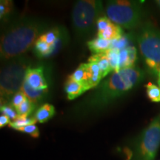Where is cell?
<instances>
[{"instance_id": "10", "label": "cell", "mask_w": 160, "mask_h": 160, "mask_svg": "<svg viewBox=\"0 0 160 160\" xmlns=\"http://www.w3.org/2000/svg\"><path fill=\"white\" fill-rule=\"evenodd\" d=\"M137 58V49L133 46H128L119 49V71L134 67Z\"/></svg>"}, {"instance_id": "21", "label": "cell", "mask_w": 160, "mask_h": 160, "mask_svg": "<svg viewBox=\"0 0 160 160\" xmlns=\"http://www.w3.org/2000/svg\"><path fill=\"white\" fill-rule=\"evenodd\" d=\"M35 105L31 102L28 99L25 100L24 102L17 109L18 117H28L32 112L34 111Z\"/></svg>"}, {"instance_id": "2", "label": "cell", "mask_w": 160, "mask_h": 160, "mask_svg": "<svg viewBox=\"0 0 160 160\" xmlns=\"http://www.w3.org/2000/svg\"><path fill=\"white\" fill-rule=\"evenodd\" d=\"M45 20L35 17H23L12 22L1 37L0 56L2 60L8 61L25 55L37 40L51 28Z\"/></svg>"}, {"instance_id": "29", "label": "cell", "mask_w": 160, "mask_h": 160, "mask_svg": "<svg viewBox=\"0 0 160 160\" xmlns=\"http://www.w3.org/2000/svg\"><path fill=\"white\" fill-rule=\"evenodd\" d=\"M156 3H157V5L159 6L160 8V0H157V1H156Z\"/></svg>"}, {"instance_id": "28", "label": "cell", "mask_w": 160, "mask_h": 160, "mask_svg": "<svg viewBox=\"0 0 160 160\" xmlns=\"http://www.w3.org/2000/svg\"><path fill=\"white\" fill-rule=\"evenodd\" d=\"M158 84H159V86L160 88V72H159V75H158Z\"/></svg>"}, {"instance_id": "14", "label": "cell", "mask_w": 160, "mask_h": 160, "mask_svg": "<svg viewBox=\"0 0 160 160\" xmlns=\"http://www.w3.org/2000/svg\"><path fill=\"white\" fill-rule=\"evenodd\" d=\"M88 71V87L90 90L97 88L101 83L102 79L101 71L97 63L88 62L87 63Z\"/></svg>"}, {"instance_id": "7", "label": "cell", "mask_w": 160, "mask_h": 160, "mask_svg": "<svg viewBox=\"0 0 160 160\" xmlns=\"http://www.w3.org/2000/svg\"><path fill=\"white\" fill-rule=\"evenodd\" d=\"M103 13L102 3L97 0L76 2L72 11V25L76 36L82 39L91 34L97 26V20Z\"/></svg>"}, {"instance_id": "27", "label": "cell", "mask_w": 160, "mask_h": 160, "mask_svg": "<svg viewBox=\"0 0 160 160\" xmlns=\"http://www.w3.org/2000/svg\"><path fill=\"white\" fill-rule=\"evenodd\" d=\"M11 122V120L8 116L2 114L0 117V128H3L5 126L10 125Z\"/></svg>"}, {"instance_id": "13", "label": "cell", "mask_w": 160, "mask_h": 160, "mask_svg": "<svg viewBox=\"0 0 160 160\" xmlns=\"http://www.w3.org/2000/svg\"><path fill=\"white\" fill-rule=\"evenodd\" d=\"M21 91L25 93L28 99L35 105L45 99L49 92V91H39V90L32 88L25 81L24 82Z\"/></svg>"}, {"instance_id": "11", "label": "cell", "mask_w": 160, "mask_h": 160, "mask_svg": "<svg viewBox=\"0 0 160 160\" xmlns=\"http://www.w3.org/2000/svg\"><path fill=\"white\" fill-rule=\"evenodd\" d=\"M97 36L98 37L109 41H117L123 37L124 32L121 27L111 21L102 31L97 32Z\"/></svg>"}, {"instance_id": "26", "label": "cell", "mask_w": 160, "mask_h": 160, "mask_svg": "<svg viewBox=\"0 0 160 160\" xmlns=\"http://www.w3.org/2000/svg\"><path fill=\"white\" fill-rule=\"evenodd\" d=\"M27 99L28 98L25 96V93H24L22 91H20L13 97V99L11 100V105L17 110Z\"/></svg>"}, {"instance_id": "8", "label": "cell", "mask_w": 160, "mask_h": 160, "mask_svg": "<svg viewBox=\"0 0 160 160\" xmlns=\"http://www.w3.org/2000/svg\"><path fill=\"white\" fill-rule=\"evenodd\" d=\"M39 39L51 48L53 53L66 43L68 37L66 30L62 27H53L40 36Z\"/></svg>"}, {"instance_id": "1", "label": "cell", "mask_w": 160, "mask_h": 160, "mask_svg": "<svg viewBox=\"0 0 160 160\" xmlns=\"http://www.w3.org/2000/svg\"><path fill=\"white\" fill-rule=\"evenodd\" d=\"M144 77V71L137 66L113 72L91 95L78 104L74 112L78 116H84L104 109L134 88Z\"/></svg>"}, {"instance_id": "18", "label": "cell", "mask_w": 160, "mask_h": 160, "mask_svg": "<svg viewBox=\"0 0 160 160\" xmlns=\"http://www.w3.org/2000/svg\"><path fill=\"white\" fill-rule=\"evenodd\" d=\"M68 77L76 82L83 84L88 89L90 90L88 85V71L87 63L81 64L77 70Z\"/></svg>"}, {"instance_id": "17", "label": "cell", "mask_w": 160, "mask_h": 160, "mask_svg": "<svg viewBox=\"0 0 160 160\" xmlns=\"http://www.w3.org/2000/svg\"><path fill=\"white\" fill-rule=\"evenodd\" d=\"M55 108L51 104L46 103L41 105L35 113V118L40 123H45L55 115Z\"/></svg>"}, {"instance_id": "5", "label": "cell", "mask_w": 160, "mask_h": 160, "mask_svg": "<svg viewBox=\"0 0 160 160\" xmlns=\"http://www.w3.org/2000/svg\"><path fill=\"white\" fill-rule=\"evenodd\" d=\"M160 147V113L124 149L127 160H154Z\"/></svg>"}, {"instance_id": "4", "label": "cell", "mask_w": 160, "mask_h": 160, "mask_svg": "<svg viewBox=\"0 0 160 160\" xmlns=\"http://www.w3.org/2000/svg\"><path fill=\"white\" fill-rule=\"evenodd\" d=\"M140 54L150 74L160 72V29L151 21L142 24L136 34Z\"/></svg>"}, {"instance_id": "23", "label": "cell", "mask_w": 160, "mask_h": 160, "mask_svg": "<svg viewBox=\"0 0 160 160\" xmlns=\"http://www.w3.org/2000/svg\"><path fill=\"white\" fill-rule=\"evenodd\" d=\"M13 10V1L11 0H1L0 1V18L5 19L11 15Z\"/></svg>"}, {"instance_id": "12", "label": "cell", "mask_w": 160, "mask_h": 160, "mask_svg": "<svg viewBox=\"0 0 160 160\" xmlns=\"http://www.w3.org/2000/svg\"><path fill=\"white\" fill-rule=\"evenodd\" d=\"M65 90L68 95V99L73 100L82 94L88 89L83 84L76 82L68 77L65 85Z\"/></svg>"}, {"instance_id": "19", "label": "cell", "mask_w": 160, "mask_h": 160, "mask_svg": "<svg viewBox=\"0 0 160 160\" xmlns=\"http://www.w3.org/2000/svg\"><path fill=\"white\" fill-rule=\"evenodd\" d=\"M119 49L116 48H111L105 52L106 57L108 59L110 64L113 72L119 71Z\"/></svg>"}, {"instance_id": "22", "label": "cell", "mask_w": 160, "mask_h": 160, "mask_svg": "<svg viewBox=\"0 0 160 160\" xmlns=\"http://www.w3.org/2000/svg\"><path fill=\"white\" fill-rule=\"evenodd\" d=\"M147 89V95L150 100L153 102H160V88L154 84L149 82L146 85Z\"/></svg>"}, {"instance_id": "9", "label": "cell", "mask_w": 160, "mask_h": 160, "mask_svg": "<svg viewBox=\"0 0 160 160\" xmlns=\"http://www.w3.org/2000/svg\"><path fill=\"white\" fill-rule=\"evenodd\" d=\"M25 81L32 88L39 91H48V82L45 68L42 66L30 68L26 73Z\"/></svg>"}, {"instance_id": "20", "label": "cell", "mask_w": 160, "mask_h": 160, "mask_svg": "<svg viewBox=\"0 0 160 160\" xmlns=\"http://www.w3.org/2000/svg\"><path fill=\"white\" fill-rule=\"evenodd\" d=\"M37 120L36 119L35 117L33 118H28V117H18L14 121L11 122L10 123L9 126L11 128L17 130L19 128L24 127V126H27L30 125H35Z\"/></svg>"}, {"instance_id": "15", "label": "cell", "mask_w": 160, "mask_h": 160, "mask_svg": "<svg viewBox=\"0 0 160 160\" xmlns=\"http://www.w3.org/2000/svg\"><path fill=\"white\" fill-rule=\"evenodd\" d=\"M112 45H113V41H109L98 37L89 40L87 42L88 48L91 50V51L94 53V54L105 53L108 50L111 48Z\"/></svg>"}, {"instance_id": "25", "label": "cell", "mask_w": 160, "mask_h": 160, "mask_svg": "<svg viewBox=\"0 0 160 160\" xmlns=\"http://www.w3.org/2000/svg\"><path fill=\"white\" fill-rule=\"evenodd\" d=\"M16 131L23 132V133H27L33 138H38L39 137V128L35 125H30L24 127L19 128L16 130Z\"/></svg>"}, {"instance_id": "16", "label": "cell", "mask_w": 160, "mask_h": 160, "mask_svg": "<svg viewBox=\"0 0 160 160\" xmlns=\"http://www.w3.org/2000/svg\"><path fill=\"white\" fill-rule=\"evenodd\" d=\"M88 62L97 63L99 66L100 71H101L102 77H105L111 72L113 71L112 68L110 64V62L108 57H106L105 53H98V54H93L89 58Z\"/></svg>"}, {"instance_id": "3", "label": "cell", "mask_w": 160, "mask_h": 160, "mask_svg": "<svg viewBox=\"0 0 160 160\" xmlns=\"http://www.w3.org/2000/svg\"><path fill=\"white\" fill-rule=\"evenodd\" d=\"M31 67V60L28 56L22 55L8 60L0 73L1 105H9L15 94L21 91L26 73Z\"/></svg>"}, {"instance_id": "6", "label": "cell", "mask_w": 160, "mask_h": 160, "mask_svg": "<svg viewBox=\"0 0 160 160\" xmlns=\"http://www.w3.org/2000/svg\"><path fill=\"white\" fill-rule=\"evenodd\" d=\"M107 17L122 28L133 29L139 28L145 17L143 4L138 1L111 0L105 7Z\"/></svg>"}, {"instance_id": "24", "label": "cell", "mask_w": 160, "mask_h": 160, "mask_svg": "<svg viewBox=\"0 0 160 160\" xmlns=\"http://www.w3.org/2000/svg\"><path fill=\"white\" fill-rule=\"evenodd\" d=\"M0 109H1V112L4 115L8 116V117L11 119V122L14 121V120L18 117L17 110H16L11 104H9V105H1Z\"/></svg>"}]
</instances>
